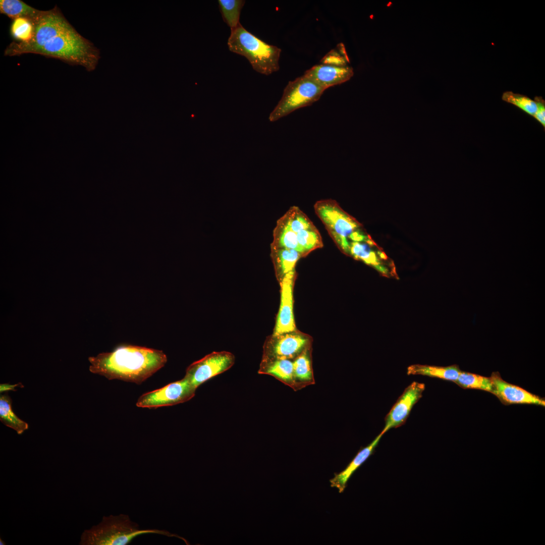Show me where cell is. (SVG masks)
<instances>
[{"mask_svg": "<svg viewBox=\"0 0 545 545\" xmlns=\"http://www.w3.org/2000/svg\"><path fill=\"white\" fill-rule=\"evenodd\" d=\"M282 222L296 233L315 227L308 216L296 206L289 210Z\"/></svg>", "mask_w": 545, "mask_h": 545, "instance_id": "cb8c5ba5", "label": "cell"}, {"mask_svg": "<svg viewBox=\"0 0 545 545\" xmlns=\"http://www.w3.org/2000/svg\"><path fill=\"white\" fill-rule=\"evenodd\" d=\"M18 386H20L21 387H23L22 384H21V383L17 384H16V385H9V384H1V385H0V391H1V393H2V392H4L5 391H8V390L16 391V390L15 389V387H18Z\"/></svg>", "mask_w": 545, "mask_h": 545, "instance_id": "f1b7e54d", "label": "cell"}, {"mask_svg": "<svg viewBox=\"0 0 545 545\" xmlns=\"http://www.w3.org/2000/svg\"><path fill=\"white\" fill-rule=\"evenodd\" d=\"M10 33L16 41L27 42L30 41L34 33L32 20L27 17L14 19L11 25Z\"/></svg>", "mask_w": 545, "mask_h": 545, "instance_id": "603a6c76", "label": "cell"}, {"mask_svg": "<svg viewBox=\"0 0 545 545\" xmlns=\"http://www.w3.org/2000/svg\"><path fill=\"white\" fill-rule=\"evenodd\" d=\"M536 110L533 117L545 128V101L541 96H535Z\"/></svg>", "mask_w": 545, "mask_h": 545, "instance_id": "4316f807", "label": "cell"}, {"mask_svg": "<svg viewBox=\"0 0 545 545\" xmlns=\"http://www.w3.org/2000/svg\"><path fill=\"white\" fill-rule=\"evenodd\" d=\"M292 332L273 334L264 344L262 360L295 359L307 349L308 339Z\"/></svg>", "mask_w": 545, "mask_h": 545, "instance_id": "9c48e42d", "label": "cell"}, {"mask_svg": "<svg viewBox=\"0 0 545 545\" xmlns=\"http://www.w3.org/2000/svg\"><path fill=\"white\" fill-rule=\"evenodd\" d=\"M6 544V542L2 539L1 538L0 539V544L1 545H5Z\"/></svg>", "mask_w": 545, "mask_h": 545, "instance_id": "f546056e", "label": "cell"}, {"mask_svg": "<svg viewBox=\"0 0 545 545\" xmlns=\"http://www.w3.org/2000/svg\"><path fill=\"white\" fill-rule=\"evenodd\" d=\"M314 208L339 249L349 255L350 236L361 230L360 224L345 212L333 199L317 201L314 205Z\"/></svg>", "mask_w": 545, "mask_h": 545, "instance_id": "5b68a950", "label": "cell"}, {"mask_svg": "<svg viewBox=\"0 0 545 545\" xmlns=\"http://www.w3.org/2000/svg\"><path fill=\"white\" fill-rule=\"evenodd\" d=\"M277 244L279 248L293 249L301 254L296 233L283 222L277 238Z\"/></svg>", "mask_w": 545, "mask_h": 545, "instance_id": "484cf974", "label": "cell"}, {"mask_svg": "<svg viewBox=\"0 0 545 545\" xmlns=\"http://www.w3.org/2000/svg\"><path fill=\"white\" fill-rule=\"evenodd\" d=\"M89 369L108 379L140 384L163 367L167 362L159 350L136 345H119L112 351L88 358Z\"/></svg>", "mask_w": 545, "mask_h": 545, "instance_id": "7a4b0ae2", "label": "cell"}, {"mask_svg": "<svg viewBox=\"0 0 545 545\" xmlns=\"http://www.w3.org/2000/svg\"><path fill=\"white\" fill-rule=\"evenodd\" d=\"M502 99L504 101L517 106L532 117L536 112L535 101L525 95L507 91L503 93Z\"/></svg>", "mask_w": 545, "mask_h": 545, "instance_id": "d4e9b609", "label": "cell"}, {"mask_svg": "<svg viewBox=\"0 0 545 545\" xmlns=\"http://www.w3.org/2000/svg\"><path fill=\"white\" fill-rule=\"evenodd\" d=\"M326 89L304 75L289 81L280 100L269 116L275 122L318 100Z\"/></svg>", "mask_w": 545, "mask_h": 545, "instance_id": "8992f818", "label": "cell"}, {"mask_svg": "<svg viewBox=\"0 0 545 545\" xmlns=\"http://www.w3.org/2000/svg\"><path fill=\"white\" fill-rule=\"evenodd\" d=\"M296 234L302 257L323 246L321 235L316 227L303 230Z\"/></svg>", "mask_w": 545, "mask_h": 545, "instance_id": "44dd1931", "label": "cell"}, {"mask_svg": "<svg viewBox=\"0 0 545 545\" xmlns=\"http://www.w3.org/2000/svg\"><path fill=\"white\" fill-rule=\"evenodd\" d=\"M32 21V39L27 42L13 41L5 49V56L38 54L81 66L88 71L96 68L99 50L75 30L57 6L40 10Z\"/></svg>", "mask_w": 545, "mask_h": 545, "instance_id": "6da1fadb", "label": "cell"}, {"mask_svg": "<svg viewBox=\"0 0 545 545\" xmlns=\"http://www.w3.org/2000/svg\"><path fill=\"white\" fill-rule=\"evenodd\" d=\"M303 75L326 89L349 80L353 75V71L351 67L347 65L321 63L306 70Z\"/></svg>", "mask_w": 545, "mask_h": 545, "instance_id": "4fadbf2b", "label": "cell"}, {"mask_svg": "<svg viewBox=\"0 0 545 545\" xmlns=\"http://www.w3.org/2000/svg\"><path fill=\"white\" fill-rule=\"evenodd\" d=\"M235 360V356L231 352H212L191 364L184 377L197 389L204 382L229 369Z\"/></svg>", "mask_w": 545, "mask_h": 545, "instance_id": "ba28073f", "label": "cell"}, {"mask_svg": "<svg viewBox=\"0 0 545 545\" xmlns=\"http://www.w3.org/2000/svg\"><path fill=\"white\" fill-rule=\"evenodd\" d=\"M227 43L231 51L245 57L255 71L269 75L279 71L281 48L261 40L241 24L231 30Z\"/></svg>", "mask_w": 545, "mask_h": 545, "instance_id": "277c9868", "label": "cell"}, {"mask_svg": "<svg viewBox=\"0 0 545 545\" xmlns=\"http://www.w3.org/2000/svg\"><path fill=\"white\" fill-rule=\"evenodd\" d=\"M276 266L280 282L288 273L295 270L301 254L293 249L280 248L276 252Z\"/></svg>", "mask_w": 545, "mask_h": 545, "instance_id": "ffe728a7", "label": "cell"}, {"mask_svg": "<svg viewBox=\"0 0 545 545\" xmlns=\"http://www.w3.org/2000/svg\"><path fill=\"white\" fill-rule=\"evenodd\" d=\"M295 270L287 274L280 282L281 304L274 335L292 332L295 329L293 313V286Z\"/></svg>", "mask_w": 545, "mask_h": 545, "instance_id": "7c38bea8", "label": "cell"}, {"mask_svg": "<svg viewBox=\"0 0 545 545\" xmlns=\"http://www.w3.org/2000/svg\"><path fill=\"white\" fill-rule=\"evenodd\" d=\"M40 10L20 0H1L0 12L13 20L20 17L34 18Z\"/></svg>", "mask_w": 545, "mask_h": 545, "instance_id": "ac0fdd59", "label": "cell"}, {"mask_svg": "<svg viewBox=\"0 0 545 545\" xmlns=\"http://www.w3.org/2000/svg\"><path fill=\"white\" fill-rule=\"evenodd\" d=\"M424 390L425 385L422 383L413 382L409 385L386 415L385 426L380 433L384 434L392 428L403 425L413 406L421 398Z\"/></svg>", "mask_w": 545, "mask_h": 545, "instance_id": "30bf717a", "label": "cell"}, {"mask_svg": "<svg viewBox=\"0 0 545 545\" xmlns=\"http://www.w3.org/2000/svg\"><path fill=\"white\" fill-rule=\"evenodd\" d=\"M195 388L185 377L160 389L147 392L138 398V407L157 408L187 402L195 395Z\"/></svg>", "mask_w": 545, "mask_h": 545, "instance_id": "52a82bcc", "label": "cell"}, {"mask_svg": "<svg viewBox=\"0 0 545 545\" xmlns=\"http://www.w3.org/2000/svg\"><path fill=\"white\" fill-rule=\"evenodd\" d=\"M383 435L380 433L371 443L358 452L342 471L335 474L334 477L330 480L331 486L337 488L340 493L343 492L351 476L373 453Z\"/></svg>", "mask_w": 545, "mask_h": 545, "instance_id": "9a60e30c", "label": "cell"}, {"mask_svg": "<svg viewBox=\"0 0 545 545\" xmlns=\"http://www.w3.org/2000/svg\"><path fill=\"white\" fill-rule=\"evenodd\" d=\"M220 10L224 22L231 28H237L240 24V16L245 3L243 0H219Z\"/></svg>", "mask_w": 545, "mask_h": 545, "instance_id": "d6986e66", "label": "cell"}, {"mask_svg": "<svg viewBox=\"0 0 545 545\" xmlns=\"http://www.w3.org/2000/svg\"><path fill=\"white\" fill-rule=\"evenodd\" d=\"M154 533L168 536H176L168 531L156 529H141L125 514L104 516L102 521L85 530L79 542L81 545H125L135 537Z\"/></svg>", "mask_w": 545, "mask_h": 545, "instance_id": "3957f363", "label": "cell"}, {"mask_svg": "<svg viewBox=\"0 0 545 545\" xmlns=\"http://www.w3.org/2000/svg\"><path fill=\"white\" fill-rule=\"evenodd\" d=\"M461 371L456 365L438 366L422 364H413L407 368L408 375H421L437 377L455 383Z\"/></svg>", "mask_w": 545, "mask_h": 545, "instance_id": "2e32d148", "label": "cell"}, {"mask_svg": "<svg viewBox=\"0 0 545 545\" xmlns=\"http://www.w3.org/2000/svg\"><path fill=\"white\" fill-rule=\"evenodd\" d=\"M323 64H331L337 66H346V61L336 51L332 50L328 53L321 60Z\"/></svg>", "mask_w": 545, "mask_h": 545, "instance_id": "83f0119b", "label": "cell"}, {"mask_svg": "<svg viewBox=\"0 0 545 545\" xmlns=\"http://www.w3.org/2000/svg\"><path fill=\"white\" fill-rule=\"evenodd\" d=\"M490 377L493 386L492 393L496 396L503 404H528L545 406L544 399L520 387L505 381L499 372H493Z\"/></svg>", "mask_w": 545, "mask_h": 545, "instance_id": "8fae6325", "label": "cell"}, {"mask_svg": "<svg viewBox=\"0 0 545 545\" xmlns=\"http://www.w3.org/2000/svg\"><path fill=\"white\" fill-rule=\"evenodd\" d=\"M455 383L464 389H479L490 392L493 390L490 377L468 372L461 371Z\"/></svg>", "mask_w": 545, "mask_h": 545, "instance_id": "7402d4cb", "label": "cell"}, {"mask_svg": "<svg viewBox=\"0 0 545 545\" xmlns=\"http://www.w3.org/2000/svg\"><path fill=\"white\" fill-rule=\"evenodd\" d=\"M0 420L7 426L15 430L18 434H21L28 429V424L20 419L13 412L12 408V400L8 393L0 396Z\"/></svg>", "mask_w": 545, "mask_h": 545, "instance_id": "e0dca14e", "label": "cell"}, {"mask_svg": "<svg viewBox=\"0 0 545 545\" xmlns=\"http://www.w3.org/2000/svg\"><path fill=\"white\" fill-rule=\"evenodd\" d=\"M373 242L369 238L365 241L352 242L350 243L349 255L354 258L360 260L366 264L375 268L382 275L389 277L396 275L393 265L387 264L379 255L373 250L370 246Z\"/></svg>", "mask_w": 545, "mask_h": 545, "instance_id": "5bb4252c", "label": "cell"}]
</instances>
